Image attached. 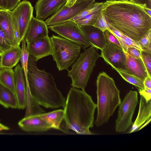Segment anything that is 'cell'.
<instances>
[{"mask_svg":"<svg viewBox=\"0 0 151 151\" xmlns=\"http://www.w3.org/2000/svg\"><path fill=\"white\" fill-rule=\"evenodd\" d=\"M139 92L140 95L143 96L147 102L151 100V88H139Z\"/></svg>","mask_w":151,"mask_h":151,"instance_id":"cell-38","label":"cell"},{"mask_svg":"<svg viewBox=\"0 0 151 151\" xmlns=\"http://www.w3.org/2000/svg\"><path fill=\"white\" fill-rule=\"evenodd\" d=\"M22 52L19 46H12L4 51L1 55V68H12L16 65L20 60Z\"/></svg>","mask_w":151,"mask_h":151,"instance_id":"cell-20","label":"cell"},{"mask_svg":"<svg viewBox=\"0 0 151 151\" xmlns=\"http://www.w3.org/2000/svg\"><path fill=\"white\" fill-rule=\"evenodd\" d=\"M122 77L129 83L142 89H144V81L136 76L123 70L114 68Z\"/></svg>","mask_w":151,"mask_h":151,"instance_id":"cell-26","label":"cell"},{"mask_svg":"<svg viewBox=\"0 0 151 151\" xmlns=\"http://www.w3.org/2000/svg\"><path fill=\"white\" fill-rule=\"evenodd\" d=\"M143 9L145 12L148 15L151 16V9L145 8H143Z\"/></svg>","mask_w":151,"mask_h":151,"instance_id":"cell-45","label":"cell"},{"mask_svg":"<svg viewBox=\"0 0 151 151\" xmlns=\"http://www.w3.org/2000/svg\"><path fill=\"white\" fill-rule=\"evenodd\" d=\"M84 0H77L76 2H80V1H84Z\"/></svg>","mask_w":151,"mask_h":151,"instance_id":"cell-47","label":"cell"},{"mask_svg":"<svg viewBox=\"0 0 151 151\" xmlns=\"http://www.w3.org/2000/svg\"><path fill=\"white\" fill-rule=\"evenodd\" d=\"M48 28L60 36L78 44L83 49L91 46L80 26L74 21H68L49 26Z\"/></svg>","mask_w":151,"mask_h":151,"instance_id":"cell-8","label":"cell"},{"mask_svg":"<svg viewBox=\"0 0 151 151\" xmlns=\"http://www.w3.org/2000/svg\"><path fill=\"white\" fill-rule=\"evenodd\" d=\"M15 74V95L17 103V108L24 109L27 104L26 84L24 77L23 70L20 64L17 65L14 69Z\"/></svg>","mask_w":151,"mask_h":151,"instance_id":"cell-15","label":"cell"},{"mask_svg":"<svg viewBox=\"0 0 151 151\" xmlns=\"http://www.w3.org/2000/svg\"><path fill=\"white\" fill-rule=\"evenodd\" d=\"M110 31L118 40L124 52H127L128 48L131 47L136 48L141 52L143 51L138 42L135 41L113 28H111Z\"/></svg>","mask_w":151,"mask_h":151,"instance_id":"cell-25","label":"cell"},{"mask_svg":"<svg viewBox=\"0 0 151 151\" xmlns=\"http://www.w3.org/2000/svg\"><path fill=\"white\" fill-rule=\"evenodd\" d=\"M33 8L30 2L24 0L20 2L12 10L16 17L19 27L21 42L24 38L33 16Z\"/></svg>","mask_w":151,"mask_h":151,"instance_id":"cell-11","label":"cell"},{"mask_svg":"<svg viewBox=\"0 0 151 151\" xmlns=\"http://www.w3.org/2000/svg\"><path fill=\"white\" fill-rule=\"evenodd\" d=\"M100 55L112 69L116 68L128 72L126 55L123 50L120 47L108 42L101 50Z\"/></svg>","mask_w":151,"mask_h":151,"instance_id":"cell-10","label":"cell"},{"mask_svg":"<svg viewBox=\"0 0 151 151\" xmlns=\"http://www.w3.org/2000/svg\"><path fill=\"white\" fill-rule=\"evenodd\" d=\"M77 0H67L65 6L68 7H71L73 5Z\"/></svg>","mask_w":151,"mask_h":151,"instance_id":"cell-42","label":"cell"},{"mask_svg":"<svg viewBox=\"0 0 151 151\" xmlns=\"http://www.w3.org/2000/svg\"><path fill=\"white\" fill-rule=\"evenodd\" d=\"M35 58L29 55L27 91L40 105L52 109L63 107L66 99L58 88L51 74L39 69Z\"/></svg>","mask_w":151,"mask_h":151,"instance_id":"cell-3","label":"cell"},{"mask_svg":"<svg viewBox=\"0 0 151 151\" xmlns=\"http://www.w3.org/2000/svg\"><path fill=\"white\" fill-rule=\"evenodd\" d=\"M104 3L95 2L93 4L84 10L78 15L71 19L70 20L75 21L77 19L82 18L87 15L95 12L103 7Z\"/></svg>","mask_w":151,"mask_h":151,"instance_id":"cell-29","label":"cell"},{"mask_svg":"<svg viewBox=\"0 0 151 151\" xmlns=\"http://www.w3.org/2000/svg\"><path fill=\"white\" fill-rule=\"evenodd\" d=\"M91 46L102 50L108 42L104 32L93 25L79 26Z\"/></svg>","mask_w":151,"mask_h":151,"instance_id":"cell-16","label":"cell"},{"mask_svg":"<svg viewBox=\"0 0 151 151\" xmlns=\"http://www.w3.org/2000/svg\"><path fill=\"white\" fill-rule=\"evenodd\" d=\"M97 114L95 123L99 127L106 123L121 102L120 91L113 79L100 73L96 80Z\"/></svg>","mask_w":151,"mask_h":151,"instance_id":"cell-4","label":"cell"},{"mask_svg":"<svg viewBox=\"0 0 151 151\" xmlns=\"http://www.w3.org/2000/svg\"><path fill=\"white\" fill-rule=\"evenodd\" d=\"M95 0H85L76 2L72 6L65 5L56 13L45 21L47 26H53L69 21L78 15L82 11L93 4Z\"/></svg>","mask_w":151,"mask_h":151,"instance_id":"cell-9","label":"cell"},{"mask_svg":"<svg viewBox=\"0 0 151 151\" xmlns=\"http://www.w3.org/2000/svg\"><path fill=\"white\" fill-rule=\"evenodd\" d=\"M12 17L14 39L16 46H19L21 42L20 38L19 26L16 17L12 12Z\"/></svg>","mask_w":151,"mask_h":151,"instance_id":"cell-34","label":"cell"},{"mask_svg":"<svg viewBox=\"0 0 151 151\" xmlns=\"http://www.w3.org/2000/svg\"><path fill=\"white\" fill-rule=\"evenodd\" d=\"M124 53L128 72L144 81L148 75L142 59L135 58L127 52Z\"/></svg>","mask_w":151,"mask_h":151,"instance_id":"cell-19","label":"cell"},{"mask_svg":"<svg viewBox=\"0 0 151 151\" xmlns=\"http://www.w3.org/2000/svg\"><path fill=\"white\" fill-rule=\"evenodd\" d=\"M96 104L85 90L71 87L63 107L66 128L81 134H92Z\"/></svg>","mask_w":151,"mask_h":151,"instance_id":"cell-2","label":"cell"},{"mask_svg":"<svg viewBox=\"0 0 151 151\" xmlns=\"http://www.w3.org/2000/svg\"><path fill=\"white\" fill-rule=\"evenodd\" d=\"M142 60L147 71L148 76L151 78V52L141 51Z\"/></svg>","mask_w":151,"mask_h":151,"instance_id":"cell-32","label":"cell"},{"mask_svg":"<svg viewBox=\"0 0 151 151\" xmlns=\"http://www.w3.org/2000/svg\"><path fill=\"white\" fill-rule=\"evenodd\" d=\"M151 120V117L149 119H148L146 122L145 123H144V124L139 129H138V130H139L144 127L146 126L147 125V124L149 123L150 122Z\"/></svg>","mask_w":151,"mask_h":151,"instance_id":"cell-44","label":"cell"},{"mask_svg":"<svg viewBox=\"0 0 151 151\" xmlns=\"http://www.w3.org/2000/svg\"><path fill=\"white\" fill-rule=\"evenodd\" d=\"M104 32L109 29V25L102 9L93 25Z\"/></svg>","mask_w":151,"mask_h":151,"instance_id":"cell-31","label":"cell"},{"mask_svg":"<svg viewBox=\"0 0 151 151\" xmlns=\"http://www.w3.org/2000/svg\"><path fill=\"white\" fill-rule=\"evenodd\" d=\"M143 8L151 9V0H129Z\"/></svg>","mask_w":151,"mask_h":151,"instance_id":"cell-36","label":"cell"},{"mask_svg":"<svg viewBox=\"0 0 151 151\" xmlns=\"http://www.w3.org/2000/svg\"><path fill=\"white\" fill-rule=\"evenodd\" d=\"M8 1V0H0V9L7 10Z\"/></svg>","mask_w":151,"mask_h":151,"instance_id":"cell-41","label":"cell"},{"mask_svg":"<svg viewBox=\"0 0 151 151\" xmlns=\"http://www.w3.org/2000/svg\"><path fill=\"white\" fill-rule=\"evenodd\" d=\"M74 62L68 76L72 87L85 90L98 59L101 57L94 47L91 46L84 51Z\"/></svg>","mask_w":151,"mask_h":151,"instance_id":"cell-5","label":"cell"},{"mask_svg":"<svg viewBox=\"0 0 151 151\" xmlns=\"http://www.w3.org/2000/svg\"><path fill=\"white\" fill-rule=\"evenodd\" d=\"M4 52V51L0 48V54L1 55Z\"/></svg>","mask_w":151,"mask_h":151,"instance_id":"cell-46","label":"cell"},{"mask_svg":"<svg viewBox=\"0 0 151 151\" xmlns=\"http://www.w3.org/2000/svg\"><path fill=\"white\" fill-rule=\"evenodd\" d=\"M138 43L143 50L151 52V29L141 39Z\"/></svg>","mask_w":151,"mask_h":151,"instance_id":"cell-30","label":"cell"},{"mask_svg":"<svg viewBox=\"0 0 151 151\" xmlns=\"http://www.w3.org/2000/svg\"><path fill=\"white\" fill-rule=\"evenodd\" d=\"M1 55L0 54V69L1 68L0 65H1Z\"/></svg>","mask_w":151,"mask_h":151,"instance_id":"cell-48","label":"cell"},{"mask_svg":"<svg viewBox=\"0 0 151 151\" xmlns=\"http://www.w3.org/2000/svg\"><path fill=\"white\" fill-rule=\"evenodd\" d=\"M102 10L109 25L137 42L151 29V16L129 0H107Z\"/></svg>","mask_w":151,"mask_h":151,"instance_id":"cell-1","label":"cell"},{"mask_svg":"<svg viewBox=\"0 0 151 151\" xmlns=\"http://www.w3.org/2000/svg\"><path fill=\"white\" fill-rule=\"evenodd\" d=\"M12 46L6 33L0 26V48L4 51Z\"/></svg>","mask_w":151,"mask_h":151,"instance_id":"cell-33","label":"cell"},{"mask_svg":"<svg viewBox=\"0 0 151 151\" xmlns=\"http://www.w3.org/2000/svg\"><path fill=\"white\" fill-rule=\"evenodd\" d=\"M102 8L74 21L79 26L93 25Z\"/></svg>","mask_w":151,"mask_h":151,"instance_id":"cell-28","label":"cell"},{"mask_svg":"<svg viewBox=\"0 0 151 151\" xmlns=\"http://www.w3.org/2000/svg\"><path fill=\"white\" fill-rule=\"evenodd\" d=\"M26 48L29 55L35 58L37 61L52 54L51 43L49 36L27 42Z\"/></svg>","mask_w":151,"mask_h":151,"instance_id":"cell-12","label":"cell"},{"mask_svg":"<svg viewBox=\"0 0 151 151\" xmlns=\"http://www.w3.org/2000/svg\"><path fill=\"white\" fill-rule=\"evenodd\" d=\"M20 0H8L7 10L12 11L20 2Z\"/></svg>","mask_w":151,"mask_h":151,"instance_id":"cell-39","label":"cell"},{"mask_svg":"<svg viewBox=\"0 0 151 151\" xmlns=\"http://www.w3.org/2000/svg\"><path fill=\"white\" fill-rule=\"evenodd\" d=\"M138 103L137 92L130 90L119 106L118 116L115 122L116 132H124L132 125V118Z\"/></svg>","mask_w":151,"mask_h":151,"instance_id":"cell-7","label":"cell"},{"mask_svg":"<svg viewBox=\"0 0 151 151\" xmlns=\"http://www.w3.org/2000/svg\"><path fill=\"white\" fill-rule=\"evenodd\" d=\"M47 26L45 22L33 16L26 33L24 38L27 43L48 36Z\"/></svg>","mask_w":151,"mask_h":151,"instance_id":"cell-17","label":"cell"},{"mask_svg":"<svg viewBox=\"0 0 151 151\" xmlns=\"http://www.w3.org/2000/svg\"><path fill=\"white\" fill-rule=\"evenodd\" d=\"M9 129V128L8 127L0 123V131Z\"/></svg>","mask_w":151,"mask_h":151,"instance_id":"cell-43","label":"cell"},{"mask_svg":"<svg viewBox=\"0 0 151 151\" xmlns=\"http://www.w3.org/2000/svg\"><path fill=\"white\" fill-rule=\"evenodd\" d=\"M151 100L147 102L143 96L140 95L138 114L128 133H130L138 131L142 125L151 118Z\"/></svg>","mask_w":151,"mask_h":151,"instance_id":"cell-18","label":"cell"},{"mask_svg":"<svg viewBox=\"0 0 151 151\" xmlns=\"http://www.w3.org/2000/svg\"><path fill=\"white\" fill-rule=\"evenodd\" d=\"M0 84L15 94V74L12 68L0 69Z\"/></svg>","mask_w":151,"mask_h":151,"instance_id":"cell-24","label":"cell"},{"mask_svg":"<svg viewBox=\"0 0 151 151\" xmlns=\"http://www.w3.org/2000/svg\"><path fill=\"white\" fill-rule=\"evenodd\" d=\"M0 104L6 108H17L15 94L0 84Z\"/></svg>","mask_w":151,"mask_h":151,"instance_id":"cell-23","label":"cell"},{"mask_svg":"<svg viewBox=\"0 0 151 151\" xmlns=\"http://www.w3.org/2000/svg\"><path fill=\"white\" fill-rule=\"evenodd\" d=\"M23 131L29 132H43L52 129L51 125L39 114L25 116L18 123Z\"/></svg>","mask_w":151,"mask_h":151,"instance_id":"cell-13","label":"cell"},{"mask_svg":"<svg viewBox=\"0 0 151 151\" xmlns=\"http://www.w3.org/2000/svg\"><path fill=\"white\" fill-rule=\"evenodd\" d=\"M21 42H22V52L20 61L21 64L22 68L24 73L26 84H27L28 83L27 64L29 54L27 50L26 42L24 38Z\"/></svg>","mask_w":151,"mask_h":151,"instance_id":"cell-27","label":"cell"},{"mask_svg":"<svg viewBox=\"0 0 151 151\" xmlns=\"http://www.w3.org/2000/svg\"><path fill=\"white\" fill-rule=\"evenodd\" d=\"M126 52L135 58H142L141 52L136 48L132 47L128 48Z\"/></svg>","mask_w":151,"mask_h":151,"instance_id":"cell-37","label":"cell"},{"mask_svg":"<svg viewBox=\"0 0 151 151\" xmlns=\"http://www.w3.org/2000/svg\"><path fill=\"white\" fill-rule=\"evenodd\" d=\"M144 88H151V78L148 76L144 81Z\"/></svg>","mask_w":151,"mask_h":151,"instance_id":"cell-40","label":"cell"},{"mask_svg":"<svg viewBox=\"0 0 151 151\" xmlns=\"http://www.w3.org/2000/svg\"><path fill=\"white\" fill-rule=\"evenodd\" d=\"M53 60L59 71L67 70L80 54L81 47L60 36L50 37Z\"/></svg>","mask_w":151,"mask_h":151,"instance_id":"cell-6","label":"cell"},{"mask_svg":"<svg viewBox=\"0 0 151 151\" xmlns=\"http://www.w3.org/2000/svg\"><path fill=\"white\" fill-rule=\"evenodd\" d=\"M40 115L51 125L52 129L63 131L60 126L64 117L63 110L58 109Z\"/></svg>","mask_w":151,"mask_h":151,"instance_id":"cell-22","label":"cell"},{"mask_svg":"<svg viewBox=\"0 0 151 151\" xmlns=\"http://www.w3.org/2000/svg\"><path fill=\"white\" fill-rule=\"evenodd\" d=\"M104 32L108 42L112 43L120 47L123 49L119 41L112 32L108 29L104 31Z\"/></svg>","mask_w":151,"mask_h":151,"instance_id":"cell-35","label":"cell"},{"mask_svg":"<svg viewBox=\"0 0 151 151\" xmlns=\"http://www.w3.org/2000/svg\"><path fill=\"white\" fill-rule=\"evenodd\" d=\"M0 26L7 35L12 46H16L11 11L0 9Z\"/></svg>","mask_w":151,"mask_h":151,"instance_id":"cell-21","label":"cell"},{"mask_svg":"<svg viewBox=\"0 0 151 151\" xmlns=\"http://www.w3.org/2000/svg\"><path fill=\"white\" fill-rule=\"evenodd\" d=\"M67 0H38L35 5L36 18L45 19L56 13L64 6Z\"/></svg>","mask_w":151,"mask_h":151,"instance_id":"cell-14","label":"cell"}]
</instances>
